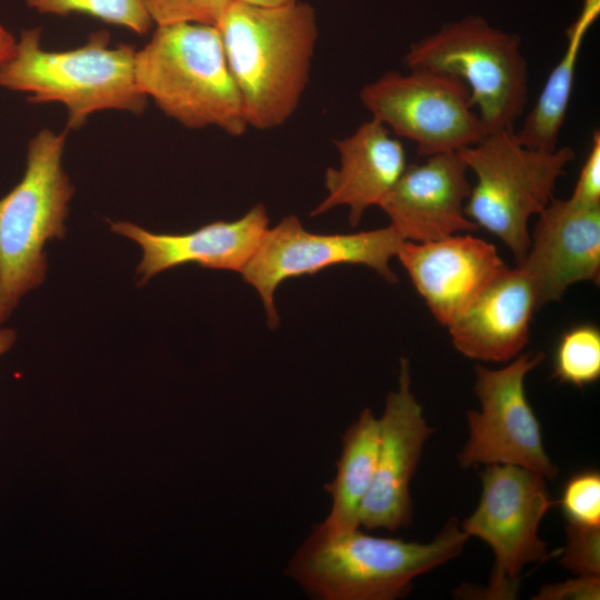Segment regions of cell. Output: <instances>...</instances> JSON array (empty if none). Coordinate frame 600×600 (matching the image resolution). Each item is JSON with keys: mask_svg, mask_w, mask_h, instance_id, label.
<instances>
[{"mask_svg": "<svg viewBox=\"0 0 600 600\" xmlns=\"http://www.w3.org/2000/svg\"><path fill=\"white\" fill-rule=\"evenodd\" d=\"M216 27L248 127L283 124L309 81L319 34L314 9L300 0L278 7L231 0Z\"/></svg>", "mask_w": 600, "mask_h": 600, "instance_id": "obj_1", "label": "cell"}, {"mask_svg": "<svg viewBox=\"0 0 600 600\" xmlns=\"http://www.w3.org/2000/svg\"><path fill=\"white\" fill-rule=\"evenodd\" d=\"M457 517L427 543L331 531L321 523L291 557L286 574L318 600H394L412 581L458 557L468 540Z\"/></svg>", "mask_w": 600, "mask_h": 600, "instance_id": "obj_2", "label": "cell"}, {"mask_svg": "<svg viewBox=\"0 0 600 600\" xmlns=\"http://www.w3.org/2000/svg\"><path fill=\"white\" fill-rule=\"evenodd\" d=\"M41 28L24 29L13 53L0 63V87L28 93L30 103L58 102L68 111L67 131L103 110L142 113L148 104L136 82L133 46L110 47L106 30L67 51L42 47Z\"/></svg>", "mask_w": 600, "mask_h": 600, "instance_id": "obj_3", "label": "cell"}, {"mask_svg": "<svg viewBox=\"0 0 600 600\" xmlns=\"http://www.w3.org/2000/svg\"><path fill=\"white\" fill-rule=\"evenodd\" d=\"M134 73L139 90L186 128L216 127L234 137L249 128L214 26H157L136 52Z\"/></svg>", "mask_w": 600, "mask_h": 600, "instance_id": "obj_4", "label": "cell"}, {"mask_svg": "<svg viewBox=\"0 0 600 600\" xmlns=\"http://www.w3.org/2000/svg\"><path fill=\"white\" fill-rule=\"evenodd\" d=\"M67 132L42 129L31 138L22 179L0 199V324L43 282L44 244L64 237L74 193L61 164Z\"/></svg>", "mask_w": 600, "mask_h": 600, "instance_id": "obj_5", "label": "cell"}, {"mask_svg": "<svg viewBox=\"0 0 600 600\" xmlns=\"http://www.w3.org/2000/svg\"><path fill=\"white\" fill-rule=\"evenodd\" d=\"M458 152L477 178L466 216L497 236L519 264L530 246L529 219L553 198L557 180L576 157L573 149L528 148L518 141L514 128H508L489 131Z\"/></svg>", "mask_w": 600, "mask_h": 600, "instance_id": "obj_6", "label": "cell"}, {"mask_svg": "<svg viewBox=\"0 0 600 600\" xmlns=\"http://www.w3.org/2000/svg\"><path fill=\"white\" fill-rule=\"evenodd\" d=\"M404 63L460 79L488 132L514 128L528 100V67L520 38L480 17L442 26L413 42Z\"/></svg>", "mask_w": 600, "mask_h": 600, "instance_id": "obj_7", "label": "cell"}, {"mask_svg": "<svg viewBox=\"0 0 600 600\" xmlns=\"http://www.w3.org/2000/svg\"><path fill=\"white\" fill-rule=\"evenodd\" d=\"M481 496L474 511L461 523L468 537L483 540L494 553L487 587L468 596L514 599L520 574L529 563H542L558 554L539 537L544 514L558 504L541 474L513 464H487L480 473Z\"/></svg>", "mask_w": 600, "mask_h": 600, "instance_id": "obj_8", "label": "cell"}, {"mask_svg": "<svg viewBox=\"0 0 600 600\" xmlns=\"http://www.w3.org/2000/svg\"><path fill=\"white\" fill-rule=\"evenodd\" d=\"M360 100L373 119L413 141L422 157L458 152L488 133L472 110L468 87L443 73L390 71L363 86Z\"/></svg>", "mask_w": 600, "mask_h": 600, "instance_id": "obj_9", "label": "cell"}, {"mask_svg": "<svg viewBox=\"0 0 600 600\" xmlns=\"http://www.w3.org/2000/svg\"><path fill=\"white\" fill-rule=\"evenodd\" d=\"M543 358L542 352H528L501 369L476 367L473 391L481 409L467 412L469 437L458 456L461 467L513 464L547 479L558 474L524 390L526 376Z\"/></svg>", "mask_w": 600, "mask_h": 600, "instance_id": "obj_10", "label": "cell"}, {"mask_svg": "<svg viewBox=\"0 0 600 600\" xmlns=\"http://www.w3.org/2000/svg\"><path fill=\"white\" fill-rule=\"evenodd\" d=\"M404 240L391 227L347 234L307 231L293 216L268 229L259 248L242 270L243 280L259 292L268 326L279 324L274 307L277 287L289 278L313 274L328 267L351 263L376 270L388 282L398 281L389 261Z\"/></svg>", "mask_w": 600, "mask_h": 600, "instance_id": "obj_11", "label": "cell"}, {"mask_svg": "<svg viewBox=\"0 0 600 600\" xmlns=\"http://www.w3.org/2000/svg\"><path fill=\"white\" fill-rule=\"evenodd\" d=\"M380 421V444L373 479L360 511L359 524L367 530L396 531L412 520L410 482L424 442L434 431L411 391L409 362L400 360L399 386L387 397Z\"/></svg>", "mask_w": 600, "mask_h": 600, "instance_id": "obj_12", "label": "cell"}, {"mask_svg": "<svg viewBox=\"0 0 600 600\" xmlns=\"http://www.w3.org/2000/svg\"><path fill=\"white\" fill-rule=\"evenodd\" d=\"M530 278L538 309L581 281L599 283L600 206L554 199L538 214L530 246L518 264Z\"/></svg>", "mask_w": 600, "mask_h": 600, "instance_id": "obj_13", "label": "cell"}, {"mask_svg": "<svg viewBox=\"0 0 600 600\" xmlns=\"http://www.w3.org/2000/svg\"><path fill=\"white\" fill-rule=\"evenodd\" d=\"M467 172L457 151L426 157L422 163L407 166L379 207L403 240L427 242L476 231L464 212L472 187Z\"/></svg>", "mask_w": 600, "mask_h": 600, "instance_id": "obj_14", "label": "cell"}, {"mask_svg": "<svg viewBox=\"0 0 600 600\" xmlns=\"http://www.w3.org/2000/svg\"><path fill=\"white\" fill-rule=\"evenodd\" d=\"M397 256L433 317L446 327L508 267L492 243L469 234L404 240Z\"/></svg>", "mask_w": 600, "mask_h": 600, "instance_id": "obj_15", "label": "cell"}, {"mask_svg": "<svg viewBox=\"0 0 600 600\" xmlns=\"http://www.w3.org/2000/svg\"><path fill=\"white\" fill-rule=\"evenodd\" d=\"M269 224L263 204H257L233 221H214L181 234L153 233L127 221L110 222V228L134 240L143 256L137 272L144 284L153 276L187 263L202 268L242 272L259 248Z\"/></svg>", "mask_w": 600, "mask_h": 600, "instance_id": "obj_16", "label": "cell"}, {"mask_svg": "<svg viewBox=\"0 0 600 600\" xmlns=\"http://www.w3.org/2000/svg\"><path fill=\"white\" fill-rule=\"evenodd\" d=\"M536 309L528 274L507 267L448 326L452 343L471 359L509 361L527 344Z\"/></svg>", "mask_w": 600, "mask_h": 600, "instance_id": "obj_17", "label": "cell"}, {"mask_svg": "<svg viewBox=\"0 0 600 600\" xmlns=\"http://www.w3.org/2000/svg\"><path fill=\"white\" fill-rule=\"evenodd\" d=\"M334 144L340 154V167L327 169L328 196L311 216L348 206L350 226L357 227L364 211L371 206H380L404 172L406 152L401 141L373 118L360 124L352 134L334 140Z\"/></svg>", "mask_w": 600, "mask_h": 600, "instance_id": "obj_18", "label": "cell"}, {"mask_svg": "<svg viewBox=\"0 0 600 600\" xmlns=\"http://www.w3.org/2000/svg\"><path fill=\"white\" fill-rule=\"evenodd\" d=\"M379 444V418L366 408L343 433L336 476L324 484L331 508L321 524L328 530L348 531L360 527L359 511L373 479Z\"/></svg>", "mask_w": 600, "mask_h": 600, "instance_id": "obj_19", "label": "cell"}, {"mask_svg": "<svg viewBox=\"0 0 600 600\" xmlns=\"http://www.w3.org/2000/svg\"><path fill=\"white\" fill-rule=\"evenodd\" d=\"M598 12L599 0H587L581 16L568 30V46L563 56L551 70L522 127L516 131L518 141L524 147L541 150L558 148L583 37Z\"/></svg>", "mask_w": 600, "mask_h": 600, "instance_id": "obj_20", "label": "cell"}, {"mask_svg": "<svg viewBox=\"0 0 600 600\" xmlns=\"http://www.w3.org/2000/svg\"><path fill=\"white\" fill-rule=\"evenodd\" d=\"M600 377V331L592 324L570 328L556 347L552 378L583 388Z\"/></svg>", "mask_w": 600, "mask_h": 600, "instance_id": "obj_21", "label": "cell"}, {"mask_svg": "<svg viewBox=\"0 0 600 600\" xmlns=\"http://www.w3.org/2000/svg\"><path fill=\"white\" fill-rule=\"evenodd\" d=\"M27 6L41 14L69 16L82 13L107 23L147 34L153 26L142 0H26Z\"/></svg>", "mask_w": 600, "mask_h": 600, "instance_id": "obj_22", "label": "cell"}, {"mask_svg": "<svg viewBox=\"0 0 600 600\" xmlns=\"http://www.w3.org/2000/svg\"><path fill=\"white\" fill-rule=\"evenodd\" d=\"M558 503L568 522L600 526V473L584 470L572 476Z\"/></svg>", "mask_w": 600, "mask_h": 600, "instance_id": "obj_23", "label": "cell"}, {"mask_svg": "<svg viewBox=\"0 0 600 600\" xmlns=\"http://www.w3.org/2000/svg\"><path fill=\"white\" fill-rule=\"evenodd\" d=\"M156 26L200 23L217 26L231 0H142Z\"/></svg>", "mask_w": 600, "mask_h": 600, "instance_id": "obj_24", "label": "cell"}, {"mask_svg": "<svg viewBox=\"0 0 600 600\" xmlns=\"http://www.w3.org/2000/svg\"><path fill=\"white\" fill-rule=\"evenodd\" d=\"M560 564L574 574L600 576V526L568 522Z\"/></svg>", "mask_w": 600, "mask_h": 600, "instance_id": "obj_25", "label": "cell"}, {"mask_svg": "<svg viewBox=\"0 0 600 600\" xmlns=\"http://www.w3.org/2000/svg\"><path fill=\"white\" fill-rule=\"evenodd\" d=\"M573 201L600 206V133L594 130L591 149L581 168L572 196Z\"/></svg>", "mask_w": 600, "mask_h": 600, "instance_id": "obj_26", "label": "cell"}, {"mask_svg": "<svg viewBox=\"0 0 600 600\" xmlns=\"http://www.w3.org/2000/svg\"><path fill=\"white\" fill-rule=\"evenodd\" d=\"M533 600H599L600 576L581 574L563 582L542 586Z\"/></svg>", "mask_w": 600, "mask_h": 600, "instance_id": "obj_27", "label": "cell"}, {"mask_svg": "<svg viewBox=\"0 0 600 600\" xmlns=\"http://www.w3.org/2000/svg\"><path fill=\"white\" fill-rule=\"evenodd\" d=\"M16 41L14 37L0 24V63L13 53Z\"/></svg>", "mask_w": 600, "mask_h": 600, "instance_id": "obj_28", "label": "cell"}, {"mask_svg": "<svg viewBox=\"0 0 600 600\" xmlns=\"http://www.w3.org/2000/svg\"><path fill=\"white\" fill-rule=\"evenodd\" d=\"M17 340V333L11 328H4L0 324V357L8 352Z\"/></svg>", "mask_w": 600, "mask_h": 600, "instance_id": "obj_29", "label": "cell"}, {"mask_svg": "<svg viewBox=\"0 0 600 600\" xmlns=\"http://www.w3.org/2000/svg\"><path fill=\"white\" fill-rule=\"evenodd\" d=\"M251 4L262 6V7H278L286 6L299 0H240Z\"/></svg>", "mask_w": 600, "mask_h": 600, "instance_id": "obj_30", "label": "cell"}]
</instances>
